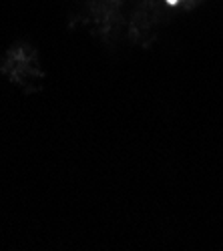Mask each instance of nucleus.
I'll list each match as a JSON object with an SVG mask.
<instances>
[{
	"mask_svg": "<svg viewBox=\"0 0 223 251\" xmlns=\"http://www.w3.org/2000/svg\"><path fill=\"white\" fill-rule=\"evenodd\" d=\"M165 2H167V4H171V6H175L177 2H181V0H165Z\"/></svg>",
	"mask_w": 223,
	"mask_h": 251,
	"instance_id": "1",
	"label": "nucleus"
}]
</instances>
